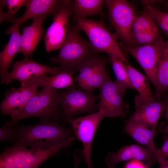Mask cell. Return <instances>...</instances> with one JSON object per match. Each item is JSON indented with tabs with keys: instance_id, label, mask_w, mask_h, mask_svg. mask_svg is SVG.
<instances>
[{
	"instance_id": "1",
	"label": "cell",
	"mask_w": 168,
	"mask_h": 168,
	"mask_svg": "<svg viewBox=\"0 0 168 168\" xmlns=\"http://www.w3.org/2000/svg\"><path fill=\"white\" fill-rule=\"evenodd\" d=\"M17 130L15 144L42 149L67 142L72 137V126L65 128L57 121L41 119L37 124H14Z\"/></svg>"
},
{
	"instance_id": "2",
	"label": "cell",
	"mask_w": 168,
	"mask_h": 168,
	"mask_svg": "<svg viewBox=\"0 0 168 168\" xmlns=\"http://www.w3.org/2000/svg\"><path fill=\"white\" fill-rule=\"evenodd\" d=\"M79 31L74 26L68 25L65 40L59 53L50 58L52 63L59 66L60 72L73 74L86 61L97 55L90 42L82 38Z\"/></svg>"
},
{
	"instance_id": "3",
	"label": "cell",
	"mask_w": 168,
	"mask_h": 168,
	"mask_svg": "<svg viewBox=\"0 0 168 168\" xmlns=\"http://www.w3.org/2000/svg\"><path fill=\"white\" fill-rule=\"evenodd\" d=\"M75 139L73 137L66 143L42 149H30L17 144L7 147L0 155V168H39L44 161L72 145Z\"/></svg>"
},
{
	"instance_id": "4",
	"label": "cell",
	"mask_w": 168,
	"mask_h": 168,
	"mask_svg": "<svg viewBox=\"0 0 168 168\" xmlns=\"http://www.w3.org/2000/svg\"><path fill=\"white\" fill-rule=\"evenodd\" d=\"M59 102V93L57 89L43 86L30 99L22 110L4 126H13L20 120L38 117L41 119L57 121L62 119V111Z\"/></svg>"
},
{
	"instance_id": "5",
	"label": "cell",
	"mask_w": 168,
	"mask_h": 168,
	"mask_svg": "<svg viewBox=\"0 0 168 168\" xmlns=\"http://www.w3.org/2000/svg\"><path fill=\"white\" fill-rule=\"evenodd\" d=\"M74 26L79 30L86 33L98 53L105 52L120 58L125 63H128L117 42L118 35L111 32L103 21H95L84 18L77 21Z\"/></svg>"
},
{
	"instance_id": "6",
	"label": "cell",
	"mask_w": 168,
	"mask_h": 168,
	"mask_svg": "<svg viewBox=\"0 0 168 168\" xmlns=\"http://www.w3.org/2000/svg\"><path fill=\"white\" fill-rule=\"evenodd\" d=\"M59 93V102L62 108V118L65 123L81 114H92L98 109L96 102L99 98L92 92L77 89L75 86Z\"/></svg>"
},
{
	"instance_id": "7",
	"label": "cell",
	"mask_w": 168,
	"mask_h": 168,
	"mask_svg": "<svg viewBox=\"0 0 168 168\" xmlns=\"http://www.w3.org/2000/svg\"><path fill=\"white\" fill-rule=\"evenodd\" d=\"M109 21L116 33L128 46L133 47L131 36L133 26L137 16L133 6L125 0H105Z\"/></svg>"
},
{
	"instance_id": "8",
	"label": "cell",
	"mask_w": 168,
	"mask_h": 168,
	"mask_svg": "<svg viewBox=\"0 0 168 168\" xmlns=\"http://www.w3.org/2000/svg\"><path fill=\"white\" fill-rule=\"evenodd\" d=\"M126 89L110 78L100 87L97 107L102 110L104 118L124 117L127 115L128 107L123 101Z\"/></svg>"
},
{
	"instance_id": "9",
	"label": "cell",
	"mask_w": 168,
	"mask_h": 168,
	"mask_svg": "<svg viewBox=\"0 0 168 168\" xmlns=\"http://www.w3.org/2000/svg\"><path fill=\"white\" fill-rule=\"evenodd\" d=\"M104 118L101 110L86 116L70 119L76 138L82 143L83 156L88 168H93L91 161L92 142L97 129Z\"/></svg>"
},
{
	"instance_id": "10",
	"label": "cell",
	"mask_w": 168,
	"mask_h": 168,
	"mask_svg": "<svg viewBox=\"0 0 168 168\" xmlns=\"http://www.w3.org/2000/svg\"><path fill=\"white\" fill-rule=\"evenodd\" d=\"M60 8L54 16V21L44 35L46 50L48 52L60 49L66 38L69 17L72 14L71 0H59Z\"/></svg>"
},
{
	"instance_id": "11",
	"label": "cell",
	"mask_w": 168,
	"mask_h": 168,
	"mask_svg": "<svg viewBox=\"0 0 168 168\" xmlns=\"http://www.w3.org/2000/svg\"><path fill=\"white\" fill-rule=\"evenodd\" d=\"M119 44L121 49L129 52L136 59L153 84L157 67L167 46L163 39L152 45L132 47L122 42Z\"/></svg>"
},
{
	"instance_id": "12",
	"label": "cell",
	"mask_w": 168,
	"mask_h": 168,
	"mask_svg": "<svg viewBox=\"0 0 168 168\" xmlns=\"http://www.w3.org/2000/svg\"><path fill=\"white\" fill-rule=\"evenodd\" d=\"M109 59L98 54L91 58L80 68L77 81L84 90L92 92L100 88L110 77L106 65Z\"/></svg>"
},
{
	"instance_id": "13",
	"label": "cell",
	"mask_w": 168,
	"mask_h": 168,
	"mask_svg": "<svg viewBox=\"0 0 168 168\" xmlns=\"http://www.w3.org/2000/svg\"><path fill=\"white\" fill-rule=\"evenodd\" d=\"M13 67L11 72L1 77V83L8 84L15 80L21 81L33 76L47 74L54 75L61 72L59 67L43 65L28 57L21 61H16Z\"/></svg>"
},
{
	"instance_id": "14",
	"label": "cell",
	"mask_w": 168,
	"mask_h": 168,
	"mask_svg": "<svg viewBox=\"0 0 168 168\" xmlns=\"http://www.w3.org/2000/svg\"><path fill=\"white\" fill-rule=\"evenodd\" d=\"M132 160L144 162L148 168L152 166L157 161L155 154L150 149L132 144L123 147L116 153L109 152L105 162L109 168H115L118 163Z\"/></svg>"
},
{
	"instance_id": "15",
	"label": "cell",
	"mask_w": 168,
	"mask_h": 168,
	"mask_svg": "<svg viewBox=\"0 0 168 168\" xmlns=\"http://www.w3.org/2000/svg\"><path fill=\"white\" fill-rule=\"evenodd\" d=\"M39 87L21 86L17 89H12L6 91L5 99L0 105L2 114L9 115L12 119L16 116L38 91Z\"/></svg>"
},
{
	"instance_id": "16",
	"label": "cell",
	"mask_w": 168,
	"mask_h": 168,
	"mask_svg": "<svg viewBox=\"0 0 168 168\" xmlns=\"http://www.w3.org/2000/svg\"><path fill=\"white\" fill-rule=\"evenodd\" d=\"M168 102L158 100L147 104L136 106V110L126 122H131L155 130L158 121L165 111Z\"/></svg>"
},
{
	"instance_id": "17",
	"label": "cell",
	"mask_w": 168,
	"mask_h": 168,
	"mask_svg": "<svg viewBox=\"0 0 168 168\" xmlns=\"http://www.w3.org/2000/svg\"><path fill=\"white\" fill-rule=\"evenodd\" d=\"M26 10L21 17L15 18L10 27L15 28L30 19L41 16H53L57 13L60 8L59 0H27L25 6Z\"/></svg>"
},
{
	"instance_id": "18",
	"label": "cell",
	"mask_w": 168,
	"mask_h": 168,
	"mask_svg": "<svg viewBox=\"0 0 168 168\" xmlns=\"http://www.w3.org/2000/svg\"><path fill=\"white\" fill-rule=\"evenodd\" d=\"M46 17L41 16L33 18L32 24L23 28L18 53H22L25 57L31 55L41 40L44 31L42 24Z\"/></svg>"
},
{
	"instance_id": "19",
	"label": "cell",
	"mask_w": 168,
	"mask_h": 168,
	"mask_svg": "<svg viewBox=\"0 0 168 168\" xmlns=\"http://www.w3.org/2000/svg\"><path fill=\"white\" fill-rule=\"evenodd\" d=\"M125 65L134 89H136L139 93L134 98L136 106L155 101L151 90L148 77L140 72L128 63H125Z\"/></svg>"
},
{
	"instance_id": "20",
	"label": "cell",
	"mask_w": 168,
	"mask_h": 168,
	"mask_svg": "<svg viewBox=\"0 0 168 168\" xmlns=\"http://www.w3.org/2000/svg\"><path fill=\"white\" fill-rule=\"evenodd\" d=\"M73 74L67 72H61L51 76L42 74L32 76L20 82L21 86H46L56 89L69 87L74 86Z\"/></svg>"
},
{
	"instance_id": "21",
	"label": "cell",
	"mask_w": 168,
	"mask_h": 168,
	"mask_svg": "<svg viewBox=\"0 0 168 168\" xmlns=\"http://www.w3.org/2000/svg\"><path fill=\"white\" fill-rule=\"evenodd\" d=\"M20 26L9 27L6 31L7 34H11L9 40L3 50L0 53V75L1 77L8 73V70L12 64L15 55L20 47L21 35Z\"/></svg>"
},
{
	"instance_id": "22",
	"label": "cell",
	"mask_w": 168,
	"mask_h": 168,
	"mask_svg": "<svg viewBox=\"0 0 168 168\" xmlns=\"http://www.w3.org/2000/svg\"><path fill=\"white\" fill-rule=\"evenodd\" d=\"M126 123L123 133L129 135L138 142L150 149L155 154L157 161L158 149L156 147L154 142L155 130L149 129L143 125L134 123Z\"/></svg>"
},
{
	"instance_id": "23",
	"label": "cell",
	"mask_w": 168,
	"mask_h": 168,
	"mask_svg": "<svg viewBox=\"0 0 168 168\" xmlns=\"http://www.w3.org/2000/svg\"><path fill=\"white\" fill-rule=\"evenodd\" d=\"M105 0H74L72 5V14L77 21L95 15L103 16Z\"/></svg>"
},
{
	"instance_id": "24",
	"label": "cell",
	"mask_w": 168,
	"mask_h": 168,
	"mask_svg": "<svg viewBox=\"0 0 168 168\" xmlns=\"http://www.w3.org/2000/svg\"><path fill=\"white\" fill-rule=\"evenodd\" d=\"M115 75L116 82L127 89H134L125 66V63L120 58L110 54H107Z\"/></svg>"
},
{
	"instance_id": "25",
	"label": "cell",
	"mask_w": 168,
	"mask_h": 168,
	"mask_svg": "<svg viewBox=\"0 0 168 168\" xmlns=\"http://www.w3.org/2000/svg\"><path fill=\"white\" fill-rule=\"evenodd\" d=\"M153 85L159 95L168 91V59L161 58L160 61Z\"/></svg>"
},
{
	"instance_id": "26",
	"label": "cell",
	"mask_w": 168,
	"mask_h": 168,
	"mask_svg": "<svg viewBox=\"0 0 168 168\" xmlns=\"http://www.w3.org/2000/svg\"><path fill=\"white\" fill-rule=\"evenodd\" d=\"M141 31L161 34L156 22L144 12L140 15L136 16L133 26L132 33Z\"/></svg>"
},
{
	"instance_id": "27",
	"label": "cell",
	"mask_w": 168,
	"mask_h": 168,
	"mask_svg": "<svg viewBox=\"0 0 168 168\" xmlns=\"http://www.w3.org/2000/svg\"><path fill=\"white\" fill-rule=\"evenodd\" d=\"M0 4L6 6L7 8L5 12H0V23L6 20L12 22L15 19V15L22 6H25L27 0H2Z\"/></svg>"
},
{
	"instance_id": "28",
	"label": "cell",
	"mask_w": 168,
	"mask_h": 168,
	"mask_svg": "<svg viewBox=\"0 0 168 168\" xmlns=\"http://www.w3.org/2000/svg\"><path fill=\"white\" fill-rule=\"evenodd\" d=\"M131 39L133 47L153 45L162 39L161 34L149 31L132 33Z\"/></svg>"
},
{
	"instance_id": "29",
	"label": "cell",
	"mask_w": 168,
	"mask_h": 168,
	"mask_svg": "<svg viewBox=\"0 0 168 168\" xmlns=\"http://www.w3.org/2000/svg\"><path fill=\"white\" fill-rule=\"evenodd\" d=\"M145 13L151 17L156 22L168 24V12H163L153 6L142 4Z\"/></svg>"
},
{
	"instance_id": "30",
	"label": "cell",
	"mask_w": 168,
	"mask_h": 168,
	"mask_svg": "<svg viewBox=\"0 0 168 168\" xmlns=\"http://www.w3.org/2000/svg\"><path fill=\"white\" fill-rule=\"evenodd\" d=\"M17 133V130L15 127L4 126L0 128V141L15 142Z\"/></svg>"
},
{
	"instance_id": "31",
	"label": "cell",
	"mask_w": 168,
	"mask_h": 168,
	"mask_svg": "<svg viewBox=\"0 0 168 168\" xmlns=\"http://www.w3.org/2000/svg\"><path fill=\"white\" fill-rule=\"evenodd\" d=\"M167 137L165 138L163 145L158 150L159 154L158 158L159 157H161L168 159V136Z\"/></svg>"
},
{
	"instance_id": "32",
	"label": "cell",
	"mask_w": 168,
	"mask_h": 168,
	"mask_svg": "<svg viewBox=\"0 0 168 168\" xmlns=\"http://www.w3.org/2000/svg\"><path fill=\"white\" fill-rule=\"evenodd\" d=\"M83 156L82 151L77 150L75 152L74 156V168H78V165Z\"/></svg>"
},
{
	"instance_id": "33",
	"label": "cell",
	"mask_w": 168,
	"mask_h": 168,
	"mask_svg": "<svg viewBox=\"0 0 168 168\" xmlns=\"http://www.w3.org/2000/svg\"><path fill=\"white\" fill-rule=\"evenodd\" d=\"M139 1L142 4L150 6H152L153 4L165 3L166 1L162 0H143Z\"/></svg>"
},
{
	"instance_id": "34",
	"label": "cell",
	"mask_w": 168,
	"mask_h": 168,
	"mask_svg": "<svg viewBox=\"0 0 168 168\" xmlns=\"http://www.w3.org/2000/svg\"><path fill=\"white\" fill-rule=\"evenodd\" d=\"M160 165V168H168V159L159 157L157 160Z\"/></svg>"
},
{
	"instance_id": "35",
	"label": "cell",
	"mask_w": 168,
	"mask_h": 168,
	"mask_svg": "<svg viewBox=\"0 0 168 168\" xmlns=\"http://www.w3.org/2000/svg\"><path fill=\"white\" fill-rule=\"evenodd\" d=\"M156 23L162 31L168 35V24L161 22H157Z\"/></svg>"
},
{
	"instance_id": "36",
	"label": "cell",
	"mask_w": 168,
	"mask_h": 168,
	"mask_svg": "<svg viewBox=\"0 0 168 168\" xmlns=\"http://www.w3.org/2000/svg\"><path fill=\"white\" fill-rule=\"evenodd\" d=\"M162 58L168 59V45L166 47L163 53Z\"/></svg>"
},
{
	"instance_id": "37",
	"label": "cell",
	"mask_w": 168,
	"mask_h": 168,
	"mask_svg": "<svg viewBox=\"0 0 168 168\" xmlns=\"http://www.w3.org/2000/svg\"><path fill=\"white\" fill-rule=\"evenodd\" d=\"M165 117L167 121L168 122V103L166 108V109L165 110Z\"/></svg>"
},
{
	"instance_id": "38",
	"label": "cell",
	"mask_w": 168,
	"mask_h": 168,
	"mask_svg": "<svg viewBox=\"0 0 168 168\" xmlns=\"http://www.w3.org/2000/svg\"><path fill=\"white\" fill-rule=\"evenodd\" d=\"M163 132L165 133L168 134V125L163 129Z\"/></svg>"
},
{
	"instance_id": "39",
	"label": "cell",
	"mask_w": 168,
	"mask_h": 168,
	"mask_svg": "<svg viewBox=\"0 0 168 168\" xmlns=\"http://www.w3.org/2000/svg\"><path fill=\"white\" fill-rule=\"evenodd\" d=\"M166 6L168 7V0L165 1V3Z\"/></svg>"
},
{
	"instance_id": "40",
	"label": "cell",
	"mask_w": 168,
	"mask_h": 168,
	"mask_svg": "<svg viewBox=\"0 0 168 168\" xmlns=\"http://www.w3.org/2000/svg\"></svg>"
}]
</instances>
